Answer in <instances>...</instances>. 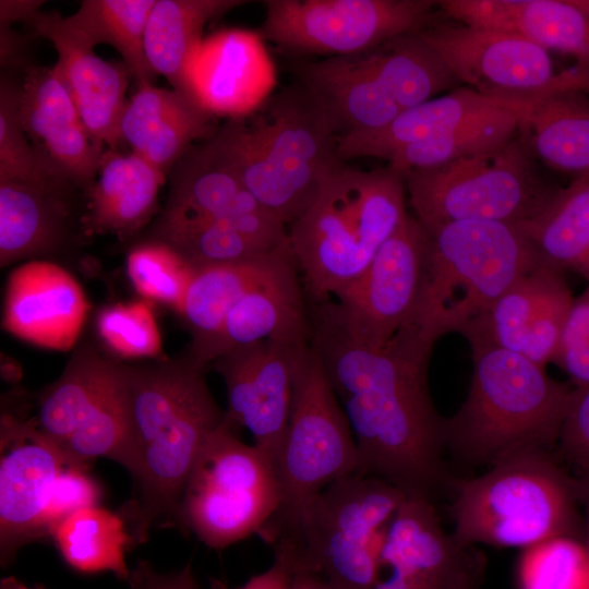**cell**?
I'll return each mask as SVG.
<instances>
[{
    "label": "cell",
    "mask_w": 589,
    "mask_h": 589,
    "mask_svg": "<svg viewBox=\"0 0 589 589\" xmlns=\"http://www.w3.org/2000/svg\"><path fill=\"white\" fill-rule=\"evenodd\" d=\"M423 227L465 220L518 223L538 214L557 188L539 175L520 136L501 148L402 175Z\"/></svg>",
    "instance_id": "11"
},
{
    "label": "cell",
    "mask_w": 589,
    "mask_h": 589,
    "mask_svg": "<svg viewBox=\"0 0 589 589\" xmlns=\"http://www.w3.org/2000/svg\"><path fill=\"white\" fill-rule=\"evenodd\" d=\"M156 0H84L64 23L85 44L113 47L121 56L136 86L151 85L156 74L151 69L144 35L147 19Z\"/></svg>",
    "instance_id": "36"
},
{
    "label": "cell",
    "mask_w": 589,
    "mask_h": 589,
    "mask_svg": "<svg viewBox=\"0 0 589 589\" xmlns=\"http://www.w3.org/2000/svg\"><path fill=\"white\" fill-rule=\"evenodd\" d=\"M470 348L468 395L445 418L446 454L467 467H490L517 453L555 448L575 387L517 352L489 344Z\"/></svg>",
    "instance_id": "4"
},
{
    "label": "cell",
    "mask_w": 589,
    "mask_h": 589,
    "mask_svg": "<svg viewBox=\"0 0 589 589\" xmlns=\"http://www.w3.org/2000/svg\"><path fill=\"white\" fill-rule=\"evenodd\" d=\"M406 495L389 482L351 474L317 493L271 545L292 574L320 575L330 589H374L383 536Z\"/></svg>",
    "instance_id": "8"
},
{
    "label": "cell",
    "mask_w": 589,
    "mask_h": 589,
    "mask_svg": "<svg viewBox=\"0 0 589 589\" xmlns=\"http://www.w3.org/2000/svg\"><path fill=\"white\" fill-rule=\"evenodd\" d=\"M132 589H199L190 565L172 573H158L147 562H140L131 572Z\"/></svg>",
    "instance_id": "49"
},
{
    "label": "cell",
    "mask_w": 589,
    "mask_h": 589,
    "mask_svg": "<svg viewBox=\"0 0 589 589\" xmlns=\"http://www.w3.org/2000/svg\"><path fill=\"white\" fill-rule=\"evenodd\" d=\"M288 589H330L326 581L317 574L311 572H297L292 574Z\"/></svg>",
    "instance_id": "52"
},
{
    "label": "cell",
    "mask_w": 589,
    "mask_h": 589,
    "mask_svg": "<svg viewBox=\"0 0 589 589\" xmlns=\"http://www.w3.org/2000/svg\"><path fill=\"white\" fill-rule=\"evenodd\" d=\"M552 361L575 387L589 385V285L574 298Z\"/></svg>",
    "instance_id": "46"
},
{
    "label": "cell",
    "mask_w": 589,
    "mask_h": 589,
    "mask_svg": "<svg viewBox=\"0 0 589 589\" xmlns=\"http://www.w3.org/2000/svg\"><path fill=\"white\" fill-rule=\"evenodd\" d=\"M265 8V40L332 57L361 53L440 23L433 0H267Z\"/></svg>",
    "instance_id": "14"
},
{
    "label": "cell",
    "mask_w": 589,
    "mask_h": 589,
    "mask_svg": "<svg viewBox=\"0 0 589 589\" xmlns=\"http://www.w3.org/2000/svg\"><path fill=\"white\" fill-rule=\"evenodd\" d=\"M292 572L281 558L274 557L273 564L263 573L251 577L244 585L229 588L226 584L213 580L214 589H288Z\"/></svg>",
    "instance_id": "50"
},
{
    "label": "cell",
    "mask_w": 589,
    "mask_h": 589,
    "mask_svg": "<svg viewBox=\"0 0 589 589\" xmlns=\"http://www.w3.org/2000/svg\"><path fill=\"white\" fill-rule=\"evenodd\" d=\"M448 512L453 534L466 544L522 550L558 536L584 539L576 480L552 450L517 453L478 477L457 478Z\"/></svg>",
    "instance_id": "6"
},
{
    "label": "cell",
    "mask_w": 589,
    "mask_h": 589,
    "mask_svg": "<svg viewBox=\"0 0 589 589\" xmlns=\"http://www.w3.org/2000/svg\"><path fill=\"white\" fill-rule=\"evenodd\" d=\"M1 589H44V588L40 586L31 588L16 581L13 578H8V579L2 580Z\"/></svg>",
    "instance_id": "54"
},
{
    "label": "cell",
    "mask_w": 589,
    "mask_h": 589,
    "mask_svg": "<svg viewBox=\"0 0 589 589\" xmlns=\"http://www.w3.org/2000/svg\"><path fill=\"white\" fill-rule=\"evenodd\" d=\"M309 344L267 339L212 362L226 385L225 420L233 429L245 428L275 465L288 424L297 361Z\"/></svg>",
    "instance_id": "17"
},
{
    "label": "cell",
    "mask_w": 589,
    "mask_h": 589,
    "mask_svg": "<svg viewBox=\"0 0 589 589\" xmlns=\"http://www.w3.org/2000/svg\"><path fill=\"white\" fill-rule=\"evenodd\" d=\"M530 154L553 169L576 177L589 175V97L565 89L513 112Z\"/></svg>",
    "instance_id": "31"
},
{
    "label": "cell",
    "mask_w": 589,
    "mask_h": 589,
    "mask_svg": "<svg viewBox=\"0 0 589 589\" xmlns=\"http://www.w3.org/2000/svg\"><path fill=\"white\" fill-rule=\"evenodd\" d=\"M217 134L244 188L286 226L345 164L334 121L300 82L273 94L254 113L229 120Z\"/></svg>",
    "instance_id": "3"
},
{
    "label": "cell",
    "mask_w": 589,
    "mask_h": 589,
    "mask_svg": "<svg viewBox=\"0 0 589 589\" xmlns=\"http://www.w3.org/2000/svg\"><path fill=\"white\" fill-rule=\"evenodd\" d=\"M20 86L7 79L2 77L1 80L0 181H36L51 177L62 178L31 144L29 137L20 123Z\"/></svg>",
    "instance_id": "42"
},
{
    "label": "cell",
    "mask_w": 589,
    "mask_h": 589,
    "mask_svg": "<svg viewBox=\"0 0 589 589\" xmlns=\"http://www.w3.org/2000/svg\"><path fill=\"white\" fill-rule=\"evenodd\" d=\"M127 273L141 296L180 313L194 269L171 247L153 239L130 251Z\"/></svg>",
    "instance_id": "41"
},
{
    "label": "cell",
    "mask_w": 589,
    "mask_h": 589,
    "mask_svg": "<svg viewBox=\"0 0 589 589\" xmlns=\"http://www.w3.org/2000/svg\"><path fill=\"white\" fill-rule=\"evenodd\" d=\"M248 192L216 130L193 144L170 170L154 239L224 217Z\"/></svg>",
    "instance_id": "26"
},
{
    "label": "cell",
    "mask_w": 589,
    "mask_h": 589,
    "mask_svg": "<svg viewBox=\"0 0 589 589\" xmlns=\"http://www.w3.org/2000/svg\"><path fill=\"white\" fill-rule=\"evenodd\" d=\"M281 500L275 462L242 442L226 420L203 444L176 522L214 550L259 534Z\"/></svg>",
    "instance_id": "10"
},
{
    "label": "cell",
    "mask_w": 589,
    "mask_h": 589,
    "mask_svg": "<svg viewBox=\"0 0 589 589\" xmlns=\"http://www.w3.org/2000/svg\"><path fill=\"white\" fill-rule=\"evenodd\" d=\"M517 589H589V552L582 538L558 536L522 549Z\"/></svg>",
    "instance_id": "39"
},
{
    "label": "cell",
    "mask_w": 589,
    "mask_h": 589,
    "mask_svg": "<svg viewBox=\"0 0 589 589\" xmlns=\"http://www.w3.org/2000/svg\"><path fill=\"white\" fill-rule=\"evenodd\" d=\"M69 465L106 458L124 469L130 450L127 365L89 346L79 348L40 395L33 418Z\"/></svg>",
    "instance_id": "12"
},
{
    "label": "cell",
    "mask_w": 589,
    "mask_h": 589,
    "mask_svg": "<svg viewBox=\"0 0 589 589\" xmlns=\"http://www.w3.org/2000/svg\"><path fill=\"white\" fill-rule=\"evenodd\" d=\"M515 224L531 240L543 264L577 273L589 281V175L557 188L538 214Z\"/></svg>",
    "instance_id": "34"
},
{
    "label": "cell",
    "mask_w": 589,
    "mask_h": 589,
    "mask_svg": "<svg viewBox=\"0 0 589 589\" xmlns=\"http://www.w3.org/2000/svg\"><path fill=\"white\" fill-rule=\"evenodd\" d=\"M154 240L171 247L194 271L251 261L279 248H271L244 233L228 216Z\"/></svg>",
    "instance_id": "40"
},
{
    "label": "cell",
    "mask_w": 589,
    "mask_h": 589,
    "mask_svg": "<svg viewBox=\"0 0 589 589\" xmlns=\"http://www.w3.org/2000/svg\"><path fill=\"white\" fill-rule=\"evenodd\" d=\"M240 0H156L144 35L147 62L156 75L184 93V75L191 55L213 19L245 3ZM185 94V93H184Z\"/></svg>",
    "instance_id": "33"
},
{
    "label": "cell",
    "mask_w": 589,
    "mask_h": 589,
    "mask_svg": "<svg viewBox=\"0 0 589 589\" xmlns=\"http://www.w3.org/2000/svg\"><path fill=\"white\" fill-rule=\"evenodd\" d=\"M486 556L446 532L435 504L406 497L386 527L374 589H481Z\"/></svg>",
    "instance_id": "16"
},
{
    "label": "cell",
    "mask_w": 589,
    "mask_h": 589,
    "mask_svg": "<svg viewBox=\"0 0 589 589\" xmlns=\"http://www.w3.org/2000/svg\"><path fill=\"white\" fill-rule=\"evenodd\" d=\"M19 120L59 176L86 190L92 185L104 155L103 144L86 130L53 67L26 69L20 86Z\"/></svg>",
    "instance_id": "21"
},
{
    "label": "cell",
    "mask_w": 589,
    "mask_h": 589,
    "mask_svg": "<svg viewBox=\"0 0 589 589\" xmlns=\"http://www.w3.org/2000/svg\"><path fill=\"white\" fill-rule=\"evenodd\" d=\"M556 448L573 477L589 483V385L574 388Z\"/></svg>",
    "instance_id": "48"
},
{
    "label": "cell",
    "mask_w": 589,
    "mask_h": 589,
    "mask_svg": "<svg viewBox=\"0 0 589 589\" xmlns=\"http://www.w3.org/2000/svg\"><path fill=\"white\" fill-rule=\"evenodd\" d=\"M291 253L266 279L249 290L227 313L217 333L188 356L202 366L225 353L262 340L309 344L310 313Z\"/></svg>",
    "instance_id": "24"
},
{
    "label": "cell",
    "mask_w": 589,
    "mask_h": 589,
    "mask_svg": "<svg viewBox=\"0 0 589 589\" xmlns=\"http://www.w3.org/2000/svg\"><path fill=\"white\" fill-rule=\"evenodd\" d=\"M517 132V118L506 111L407 145L388 158L387 166L401 176L411 170L433 168L496 151L514 139Z\"/></svg>",
    "instance_id": "38"
},
{
    "label": "cell",
    "mask_w": 589,
    "mask_h": 589,
    "mask_svg": "<svg viewBox=\"0 0 589 589\" xmlns=\"http://www.w3.org/2000/svg\"><path fill=\"white\" fill-rule=\"evenodd\" d=\"M216 130L213 116L185 95L165 117L141 156L166 177L195 142Z\"/></svg>",
    "instance_id": "44"
},
{
    "label": "cell",
    "mask_w": 589,
    "mask_h": 589,
    "mask_svg": "<svg viewBox=\"0 0 589 589\" xmlns=\"http://www.w3.org/2000/svg\"><path fill=\"white\" fill-rule=\"evenodd\" d=\"M356 468L351 428L321 359L309 344L297 361L288 424L276 460L280 505L257 536L272 545L310 500L356 473Z\"/></svg>",
    "instance_id": "9"
},
{
    "label": "cell",
    "mask_w": 589,
    "mask_h": 589,
    "mask_svg": "<svg viewBox=\"0 0 589 589\" xmlns=\"http://www.w3.org/2000/svg\"><path fill=\"white\" fill-rule=\"evenodd\" d=\"M404 178L388 166L345 164L326 179L308 211L288 226L289 244L311 304L354 280L404 221Z\"/></svg>",
    "instance_id": "5"
},
{
    "label": "cell",
    "mask_w": 589,
    "mask_h": 589,
    "mask_svg": "<svg viewBox=\"0 0 589 589\" xmlns=\"http://www.w3.org/2000/svg\"><path fill=\"white\" fill-rule=\"evenodd\" d=\"M576 480V489L584 516V541L589 552V483Z\"/></svg>",
    "instance_id": "53"
},
{
    "label": "cell",
    "mask_w": 589,
    "mask_h": 589,
    "mask_svg": "<svg viewBox=\"0 0 589 589\" xmlns=\"http://www.w3.org/2000/svg\"><path fill=\"white\" fill-rule=\"evenodd\" d=\"M294 65L298 82L321 103L340 136L382 129L401 111L357 53Z\"/></svg>",
    "instance_id": "27"
},
{
    "label": "cell",
    "mask_w": 589,
    "mask_h": 589,
    "mask_svg": "<svg viewBox=\"0 0 589 589\" xmlns=\"http://www.w3.org/2000/svg\"><path fill=\"white\" fill-rule=\"evenodd\" d=\"M573 301L565 273L541 264L460 334L469 345L497 346L544 368L557 350Z\"/></svg>",
    "instance_id": "19"
},
{
    "label": "cell",
    "mask_w": 589,
    "mask_h": 589,
    "mask_svg": "<svg viewBox=\"0 0 589 589\" xmlns=\"http://www.w3.org/2000/svg\"><path fill=\"white\" fill-rule=\"evenodd\" d=\"M423 228L424 269L410 324L435 341L444 334L460 333L543 264L515 223L465 220Z\"/></svg>",
    "instance_id": "7"
},
{
    "label": "cell",
    "mask_w": 589,
    "mask_h": 589,
    "mask_svg": "<svg viewBox=\"0 0 589 589\" xmlns=\"http://www.w3.org/2000/svg\"><path fill=\"white\" fill-rule=\"evenodd\" d=\"M277 72L260 32L228 28L197 45L184 75V93L206 112L229 120L257 111L273 95Z\"/></svg>",
    "instance_id": "18"
},
{
    "label": "cell",
    "mask_w": 589,
    "mask_h": 589,
    "mask_svg": "<svg viewBox=\"0 0 589 589\" xmlns=\"http://www.w3.org/2000/svg\"><path fill=\"white\" fill-rule=\"evenodd\" d=\"M291 253L288 241L251 261L194 271L180 312L192 334L190 350L206 344L217 333L230 309L272 275Z\"/></svg>",
    "instance_id": "32"
},
{
    "label": "cell",
    "mask_w": 589,
    "mask_h": 589,
    "mask_svg": "<svg viewBox=\"0 0 589 589\" xmlns=\"http://www.w3.org/2000/svg\"><path fill=\"white\" fill-rule=\"evenodd\" d=\"M100 488L85 467L67 465L56 478L43 519L45 534L74 512L97 505Z\"/></svg>",
    "instance_id": "47"
},
{
    "label": "cell",
    "mask_w": 589,
    "mask_h": 589,
    "mask_svg": "<svg viewBox=\"0 0 589 589\" xmlns=\"http://www.w3.org/2000/svg\"><path fill=\"white\" fill-rule=\"evenodd\" d=\"M464 25L519 35L589 68V0H441Z\"/></svg>",
    "instance_id": "25"
},
{
    "label": "cell",
    "mask_w": 589,
    "mask_h": 589,
    "mask_svg": "<svg viewBox=\"0 0 589 589\" xmlns=\"http://www.w3.org/2000/svg\"><path fill=\"white\" fill-rule=\"evenodd\" d=\"M88 308L83 289L67 269L32 260L7 280L2 327L34 346L67 351L76 342Z\"/></svg>",
    "instance_id": "22"
},
{
    "label": "cell",
    "mask_w": 589,
    "mask_h": 589,
    "mask_svg": "<svg viewBox=\"0 0 589 589\" xmlns=\"http://www.w3.org/2000/svg\"><path fill=\"white\" fill-rule=\"evenodd\" d=\"M44 1L35 0H1L0 1V24L10 26L13 22H28L39 13V8Z\"/></svg>",
    "instance_id": "51"
},
{
    "label": "cell",
    "mask_w": 589,
    "mask_h": 589,
    "mask_svg": "<svg viewBox=\"0 0 589 589\" xmlns=\"http://www.w3.org/2000/svg\"><path fill=\"white\" fill-rule=\"evenodd\" d=\"M191 357L127 365L133 480L123 517L133 543L160 520L176 522L189 474L208 435L225 420Z\"/></svg>",
    "instance_id": "2"
},
{
    "label": "cell",
    "mask_w": 589,
    "mask_h": 589,
    "mask_svg": "<svg viewBox=\"0 0 589 589\" xmlns=\"http://www.w3.org/2000/svg\"><path fill=\"white\" fill-rule=\"evenodd\" d=\"M310 320V345L354 437L356 474L433 504L450 496L457 478L445 461V418L428 382L435 340L408 324L373 348L349 337L321 304L312 305Z\"/></svg>",
    "instance_id": "1"
},
{
    "label": "cell",
    "mask_w": 589,
    "mask_h": 589,
    "mask_svg": "<svg viewBox=\"0 0 589 589\" xmlns=\"http://www.w3.org/2000/svg\"><path fill=\"white\" fill-rule=\"evenodd\" d=\"M402 110L434 98L459 81L420 32L357 53Z\"/></svg>",
    "instance_id": "35"
},
{
    "label": "cell",
    "mask_w": 589,
    "mask_h": 589,
    "mask_svg": "<svg viewBox=\"0 0 589 589\" xmlns=\"http://www.w3.org/2000/svg\"><path fill=\"white\" fill-rule=\"evenodd\" d=\"M96 328L105 346L120 358H155L161 352L160 333L145 301L106 306L97 316Z\"/></svg>",
    "instance_id": "43"
},
{
    "label": "cell",
    "mask_w": 589,
    "mask_h": 589,
    "mask_svg": "<svg viewBox=\"0 0 589 589\" xmlns=\"http://www.w3.org/2000/svg\"><path fill=\"white\" fill-rule=\"evenodd\" d=\"M185 95L173 88H160L153 84L137 87L128 100L121 118L122 142L129 144L132 153L141 156L165 117Z\"/></svg>",
    "instance_id": "45"
},
{
    "label": "cell",
    "mask_w": 589,
    "mask_h": 589,
    "mask_svg": "<svg viewBox=\"0 0 589 589\" xmlns=\"http://www.w3.org/2000/svg\"><path fill=\"white\" fill-rule=\"evenodd\" d=\"M420 34L459 82L510 112L561 91L589 92V68L556 74L549 51L519 35L441 22Z\"/></svg>",
    "instance_id": "13"
},
{
    "label": "cell",
    "mask_w": 589,
    "mask_h": 589,
    "mask_svg": "<svg viewBox=\"0 0 589 589\" xmlns=\"http://www.w3.org/2000/svg\"><path fill=\"white\" fill-rule=\"evenodd\" d=\"M426 236L411 215L382 244L366 268L322 304L356 341L378 348L411 323L421 289Z\"/></svg>",
    "instance_id": "15"
},
{
    "label": "cell",
    "mask_w": 589,
    "mask_h": 589,
    "mask_svg": "<svg viewBox=\"0 0 589 589\" xmlns=\"http://www.w3.org/2000/svg\"><path fill=\"white\" fill-rule=\"evenodd\" d=\"M508 110L470 87H459L418 106L405 109L386 127L340 136L338 155L345 163L357 157L388 160L398 149L435 137L468 123L503 115Z\"/></svg>",
    "instance_id": "29"
},
{
    "label": "cell",
    "mask_w": 589,
    "mask_h": 589,
    "mask_svg": "<svg viewBox=\"0 0 589 589\" xmlns=\"http://www.w3.org/2000/svg\"><path fill=\"white\" fill-rule=\"evenodd\" d=\"M69 465L34 419H1L0 552L2 564L45 536L43 519L56 478Z\"/></svg>",
    "instance_id": "20"
},
{
    "label": "cell",
    "mask_w": 589,
    "mask_h": 589,
    "mask_svg": "<svg viewBox=\"0 0 589 589\" xmlns=\"http://www.w3.org/2000/svg\"><path fill=\"white\" fill-rule=\"evenodd\" d=\"M165 179L137 154L104 152L97 179L87 189L82 229L88 235L136 231L154 214Z\"/></svg>",
    "instance_id": "30"
},
{
    "label": "cell",
    "mask_w": 589,
    "mask_h": 589,
    "mask_svg": "<svg viewBox=\"0 0 589 589\" xmlns=\"http://www.w3.org/2000/svg\"><path fill=\"white\" fill-rule=\"evenodd\" d=\"M50 536L73 569L85 574L111 572L129 580L125 551L133 541L122 516L98 505L85 507L60 521Z\"/></svg>",
    "instance_id": "37"
},
{
    "label": "cell",
    "mask_w": 589,
    "mask_h": 589,
    "mask_svg": "<svg viewBox=\"0 0 589 589\" xmlns=\"http://www.w3.org/2000/svg\"><path fill=\"white\" fill-rule=\"evenodd\" d=\"M70 181H0V264L56 251L69 233L70 207L62 195Z\"/></svg>",
    "instance_id": "28"
},
{
    "label": "cell",
    "mask_w": 589,
    "mask_h": 589,
    "mask_svg": "<svg viewBox=\"0 0 589 589\" xmlns=\"http://www.w3.org/2000/svg\"><path fill=\"white\" fill-rule=\"evenodd\" d=\"M31 25L37 35L52 43L58 53L53 68L67 85L86 130L97 142L117 151L122 143L120 122L131 75L125 65L97 56L56 12H39Z\"/></svg>",
    "instance_id": "23"
}]
</instances>
